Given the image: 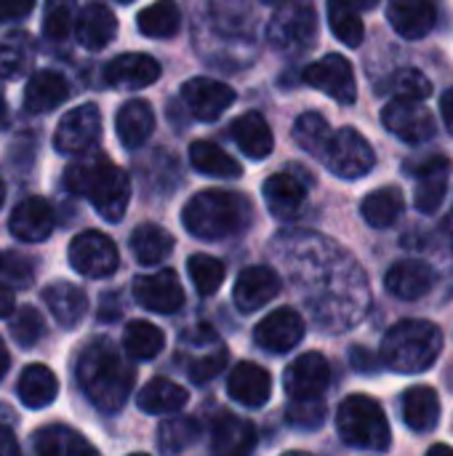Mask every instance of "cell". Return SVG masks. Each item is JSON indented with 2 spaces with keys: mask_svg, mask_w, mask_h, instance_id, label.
I'll use <instances>...</instances> for the list:
<instances>
[{
  "mask_svg": "<svg viewBox=\"0 0 453 456\" xmlns=\"http://www.w3.org/2000/svg\"><path fill=\"white\" fill-rule=\"evenodd\" d=\"M0 281L16 286V289H27L35 281V259H29L27 254L19 251H3L0 254Z\"/></svg>",
  "mask_w": 453,
  "mask_h": 456,
  "instance_id": "obj_44",
  "label": "cell"
},
{
  "mask_svg": "<svg viewBox=\"0 0 453 456\" xmlns=\"http://www.w3.org/2000/svg\"><path fill=\"white\" fill-rule=\"evenodd\" d=\"M43 302L45 307L51 310V315L56 318V323L61 329H75L85 313H88V297L83 289L67 283V281H59V283H51L43 289Z\"/></svg>",
  "mask_w": 453,
  "mask_h": 456,
  "instance_id": "obj_24",
  "label": "cell"
},
{
  "mask_svg": "<svg viewBox=\"0 0 453 456\" xmlns=\"http://www.w3.org/2000/svg\"><path fill=\"white\" fill-rule=\"evenodd\" d=\"M392 94L398 99H414V102H425L433 94V83L425 72L419 69H400L392 77Z\"/></svg>",
  "mask_w": 453,
  "mask_h": 456,
  "instance_id": "obj_47",
  "label": "cell"
},
{
  "mask_svg": "<svg viewBox=\"0 0 453 456\" xmlns=\"http://www.w3.org/2000/svg\"><path fill=\"white\" fill-rule=\"evenodd\" d=\"M133 297L144 310L174 315L184 307V289L174 270H160L133 281Z\"/></svg>",
  "mask_w": 453,
  "mask_h": 456,
  "instance_id": "obj_15",
  "label": "cell"
},
{
  "mask_svg": "<svg viewBox=\"0 0 453 456\" xmlns=\"http://www.w3.org/2000/svg\"><path fill=\"white\" fill-rule=\"evenodd\" d=\"M384 286L392 297L406 299V302H417L422 297H427L435 286V273L430 270V265L409 259V262H398L387 270L384 275Z\"/></svg>",
  "mask_w": 453,
  "mask_h": 456,
  "instance_id": "obj_22",
  "label": "cell"
},
{
  "mask_svg": "<svg viewBox=\"0 0 453 456\" xmlns=\"http://www.w3.org/2000/svg\"><path fill=\"white\" fill-rule=\"evenodd\" d=\"M69 96V83L61 72L40 69L24 86V110L32 115H43L56 110Z\"/></svg>",
  "mask_w": 453,
  "mask_h": 456,
  "instance_id": "obj_23",
  "label": "cell"
},
{
  "mask_svg": "<svg viewBox=\"0 0 453 456\" xmlns=\"http://www.w3.org/2000/svg\"><path fill=\"white\" fill-rule=\"evenodd\" d=\"M339 438L358 452H387L392 433L384 409L368 395H350L336 414Z\"/></svg>",
  "mask_w": 453,
  "mask_h": 456,
  "instance_id": "obj_5",
  "label": "cell"
},
{
  "mask_svg": "<svg viewBox=\"0 0 453 456\" xmlns=\"http://www.w3.org/2000/svg\"><path fill=\"white\" fill-rule=\"evenodd\" d=\"M131 251L139 265H160L174 251V235L160 224L144 222L131 232Z\"/></svg>",
  "mask_w": 453,
  "mask_h": 456,
  "instance_id": "obj_34",
  "label": "cell"
},
{
  "mask_svg": "<svg viewBox=\"0 0 453 456\" xmlns=\"http://www.w3.org/2000/svg\"><path fill=\"white\" fill-rule=\"evenodd\" d=\"M232 139L251 160H264L275 150V136L259 112H246L232 123Z\"/></svg>",
  "mask_w": 453,
  "mask_h": 456,
  "instance_id": "obj_30",
  "label": "cell"
},
{
  "mask_svg": "<svg viewBox=\"0 0 453 456\" xmlns=\"http://www.w3.org/2000/svg\"><path fill=\"white\" fill-rule=\"evenodd\" d=\"M443 334L430 321H400L382 339V363L398 374H422L441 358Z\"/></svg>",
  "mask_w": 453,
  "mask_h": 456,
  "instance_id": "obj_4",
  "label": "cell"
},
{
  "mask_svg": "<svg viewBox=\"0 0 453 456\" xmlns=\"http://www.w3.org/2000/svg\"><path fill=\"white\" fill-rule=\"evenodd\" d=\"M358 11H371V8H376L379 5V0H350Z\"/></svg>",
  "mask_w": 453,
  "mask_h": 456,
  "instance_id": "obj_56",
  "label": "cell"
},
{
  "mask_svg": "<svg viewBox=\"0 0 453 456\" xmlns=\"http://www.w3.org/2000/svg\"><path fill=\"white\" fill-rule=\"evenodd\" d=\"M117 3H133V0H117Z\"/></svg>",
  "mask_w": 453,
  "mask_h": 456,
  "instance_id": "obj_62",
  "label": "cell"
},
{
  "mask_svg": "<svg viewBox=\"0 0 453 456\" xmlns=\"http://www.w3.org/2000/svg\"><path fill=\"white\" fill-rule=\"evenodd\" d=\"M77 40L88 48V51H99L104 45H109L117 35V16L101 5V3H88L80 13H77V24H75Z\"/></svg>",
  "mask_w": 453,
  "mask_h": 456,
  "instance_id": "obj_27",
  "label": "cell"
},
{
  "mask_svg": "<svg viewBox=\"0 0 453 456\" xmlns=\"http://www.w3.org/2000/svg\"><path fill=\"white\" fill-rule=\"evenodd\" d=\"M3 200H5V184H3V179H0V206H3Z\"/></svg>",
  "mask_w": 453,
  "mask_h": 456,
  "instance_id": "obj_60",
  "label": "cell"
},
{
  "mask_svg": "<svg viewBox=\"0 0 453 456\" xmlns=\"http://www.w3.org/2000/svg\"><path fill=\"white\" fill-rule=\"evenodd\" d=\"M441 115H443L446 128L451 131V136H453V88H449V91L441 96Z\"/></svg>",
  "mask_w": 453,
  "mask_h": 456,
  "instance_id": "obj_53",
  "label": "cell"
},
{
  "mask_svg": "<svg viewBox=\"0 0 453 456\" xmlns=\"http://www.w3.org/2000/svg\"><path fill=\"white\" fill-rule=\"evenodd\" d=\"M262 192L270 214L278 219H294L307 200V187L291 174H272Z\"/></svg>",
  "mask_w": 453,
  "mask_h": 456,
  "instance_id": "obj_26",
  "label": "cell"
},
{
  "mask_svg": "<svg viewBox=\"0 0 453 456\" xmlns=\"http://www.w3.org/2000/svg\"><path fill=\"white\" fill-rule=\"evenodd\" d=\"M136 27L144 37H174L182 27V11L174 0H155L152 5L142 8V13L136 16Z\"/></svg>",
  "mask_w": 453,
  "mask_h": 456,
  "instance_id": "obj_37",
  "label": "cell"
},
{
  "mask_svg": "<svg viewBox=\"0 0 453 456\" xmlns=\"http://www.w3.org/2000/svg\"><path fill=\"white\" fill-rule=\"evenodd\" d=\"M286 419L294 428L315 430L326 419V398H310V401H288Z\"/></svg>",
  "mask_w": 453,
  "mask_h": 456,
  "instance_id": "obj_45",
  "label": "cell"
},
{
  "mask_svg": "<svg viewBox=\"0 0 453 456\" xmlns=\"http://www.w3.org/2000/svg\"><path fill=\"white\" fill-rule=\"evenodd\" d=\"M5 120V96H3V88H0V126Z\"/></svg>",
  "mask_w": 453,
  "mask_h": 456,
  "instance_id": "obj_58",
  "label": "cell"
},
{
  "mask_svg": "<svg viewBox=\"0 0 453 456\" xmlns=\"http://www.w3.org/2000/svg\"><path fill=\"white\" fill-rule=\"evenodd\" d=\"M115 131H117V139L125 150H136L142 147L152 131H155V112L152 107L144 102V99H131L125 102L120 110H117V118H115Z\"/></svg>",
  "mask_w": 453,
  "mask_h": 456,
  "instance_id": "obj_25",
  "label": "cell"
},
{
  "mask_svg": "<svg viewBox=\"0 0 453 456\" xmlns=\"http://www.w3.org/2000/svg\"><path fill=\"white\" fill-rule=\"evenodd\" d=\"M430 454H451L453 456V449L451 446H433V449H430Z\"/></svg>",
  "mask_w": 453,
  "mask_h": 456,
  "instance_id": "obj_57",
  "label": "cell"
},
{
  "mask_svg": "<svg viewBox=\"0 0 453 456\" xmlns=\"http://www.w3.org/2000/svg\"><path fill=\"white\" fill-rule=\"evenodd\" d=\"M16 452H19V446H16V438L11 433V428L0 425V456H13Z\"/></svg>",
  "mask_w": 453,
  "mask_h": 456,
  "instance_id": "obj_52",
  "label": "cell"
},
{
  "mask_svg": "<svg viewBox=\"0 0 453 456\" xmlns=\"http://www.w3.org/2000/svg\"><path fill=\"white\" fill-rule=\"evenodd\" d=\"M446 230H449V232H451V238H453V211H451V216H449V219H446Z\"/></svg>",
  "mask_w": 453,
  "mask_h": 456,
  "instance_id": "obj_59",
  "label": "cell"
},
{
  "mask_svg": "<svg viewBox=\"0 0 453 456\" xmlns=\"http://www.w3.org/2000/svg\"><path fill=\"white\" fill-rule=\"evenodd\" d=\"M158 77H160V64L150 53H120L104 69V80L112 88H125V91L147 88Z\"/></svg>",
  "mask_w": 453,
  "mask_h": 456,
  "instance_id": "obj_19",
  "label": "cell"
},
{
  "mask_svg": "<svg viewBox=\"0 0 453 456\" xmlns=\"http://www.w3.org/2000/svg\"><path fill=\"white\" fill-rule=\"evenodd\" d=\"M190 163L195 171H200L206 176H216V179H238L243 174L240 163L214 142H192Z\"/></svg>",
  "mask_w": 453,
  "mask_h": 456,
  "instance_id": "obj_36",
  "label": "cell"
},
{
  "mask_svg": "<svg viewBox=\"0 0 453 456\" xmlns=\"http://www.w3.org/2000/svg\"><path fill=\"white\" fill-rule=\"evenodd\" d=\"M400 409H403V422L414 430V433H430L438 428L441 422V398L433 387L427 385H417V387H409L403 393V401H400Z\"/></svg>",
  "mask_w": 453,
  "mask_h": 456,
  "instance_id": "obj_28",
  "label": "cell"
},
{
  "mask_svg": "<svg viewBox=\"0 0 453 456\" xmlns=\"http://www.w3.org/2000/svg\"><path fill=\"white\" fill-rule=\"evenodd\" d=\"M254 339L262 350L272 353V355H283L288 350H294L302 339H304V321L296 310L291 307H280L272 310L270 315H264L254 331Z\"/></svg>",
  "mask_w": 453,
  "mask_h": 456,
  "instance_id": "obj_16",
  "label": "cell"
},
{
  "mask_svg": "<svg viewBox=\"0 0 453 456\" xmlns=\"http://www.w3.org/2000/svg\"><path fill=\"white\" fill-rule=\"evenodd\" d=\"M187 273H190V278H192V283H195V289H198L200 297H214L222 289L224 275H227L224 265L216 256H208V254L190 256Z\"/></svg>",
  "mask_w": 453,
  "mask_h": 456,
  "instance_id": "obj_42",
  "label": "cell"
},
{
  "mask_svg": "<svg viewBox=\"0 0 453 456\" xmlns=\"http://www.w3.org/2000/svg\"><path fill=\"white\" fill-rule=\"evenodd\" d=\"M382 123L390 134L409 144H422L435 136V118L433 112L414 99H392L382 110Z\"/></svg>",
  "mask_w": 453,
  "mask_h": 456,
  "instance_id": "obj_11",
  "label": "cell"
},
{
  "mask_svg": "<svg viewBox=\"0 0 453 456\" xmlns=\"http://www.w3.org/2000/svg\"><path fill=\"white\" fill-rule=\"evenodd\" d=\"M75 0H45L43 8V35L48 40H64L75 29Z\"/></svg>",
  "mask_w": 453,
  "mask_h": 456,
  "instance_id": "obj_43",
  "label": "cell"
},
{
  "mask_svg": "<svg viewBox=\"0 0 453 456\" xmlns=\"http://www.w3.org/2000/svg\"><path fill=\"white\" fill-rule=\"evenodd\" d=\"M190 235L200 240H224L246 232L254 222V206L246 195L230 190H203L182 211Z\"/></svg>",
  "mask_w": 453,
  "mask_h": 456,
  "instance_id": "obj_2",
  "label": "cell"
},
{
  "mask_svg": "<svg viewBox=\"0 0 453 456\" xmlns=\"http://www.w3.org/2000/svg\"><path fill=\"white\" fill-rule=\"evenodd\" d=\"M302 77L307 86L328 94L339 104H352L358 99V83H355L352 64L342 53H326L323 59L304 67Z\"/></svg>",
  "mask_w": 453,
  "mask_h": 456,
  "instance_id": "obj_8",
  "label": "cell"
},
{
  "mask_svg": "<svg viewBox=\"0 0 453 456\" xmlns=\"http://www.w3.org/2000/svg\"><path fill=\"white\" fill-rule=\"evenodd\" d=\"M8 366H11V355H8V350H5V345H3V339H0V379L5 377Z\"/></svg>",
  "mask_w": 453,
  "mask_h": 456,
  "instance_id": "obj_55",
  "label": "cell"
},
{
  "mask_svg": "<svg viewBox=\"0 0 453 456\" xmlns=\"http://www.w3.org/2000/svg\"><path fill=\"white\" fill-rule=\"evenodd\" d=\"M69 265L83 278H109L117 270V248L104 232L85 230L69 243Z\"/></svg>",
  "mask_w": 453,
  "mask_h": 456,
  "instance_id": "obj_9",
  "label": "cell"
},
{
  "mask_svg": "<svg viewBox=\"0 0 453 456\" xmlns=\"http://www.w3.org/2000/svg\"><path fill=\"white\" fill-rule=\"evenodd\" d=\"M75 377L85 398L104 414H115L125 406L136 379L131 363L109 339H96L80 353Z\"/></svg>",
  "mask_w": 453,
  "mask_h": 456,
  "instance_id": "obj_1",
  "label": "cell"
},
{
  "mask_svg": "<svg viewBox=\"0 0 453 456\" xmlns=\"http://www.w3.org/2000/svg\"><path fill=\"white\" fill-rule=\"evenodd\" d=\"M101 136V110L96 104H80L69 110L53 134V147L61 155H83Z\"/></svg>",
  "mask_w": 453,
  "mask_h": 456,
  "instance_id": "obj_10",
  "label": "cell"
},
{
  "mask_svg": "<svg viewBox=\"0 0 453 456\" xmlns=\"http://www.w3.org/2000/svg\"><path fill=\"white\" fill-rule=\"evenodd\" d=\"M29 67V45L24 37H5L0 43V77H16Z\"/></svg>",
  "mask_w": 453,
  "mask_h": 456,
  "instance_id": "obj_46",
  "label": "cell"
},
{
  "mask_svg": "<svg viewBox=\"0 0 453 456\" xmlns=\"http://www.w3.org/2000/svg\"><path fill=\"white\" fill-rule=\"evenodd\" d=\"M320 160L326 163L331 174L342 179H360L374 168L376 155H374L371 142L358 128H339L326 144V152Z\"/></svg>",
  "mask_w": 453,
  "mask_h": 456,
  "instance_id": "obj_6",
  "label": "cell"
},
{
  "mask_svg": "<svg viewBox=\"0 0 453 456\" xmlns=\"http://www.w3.org/2000/svg\"><path fill=\"white\" fill-rule=\"evenodd\" d=\"M331 136H334V131H331L328 120L320 112H307V115H302L294 123V139H296V144L304 152H310L312 158H318V160L323 158L326 144L331 142Z\"/></svg>",
  "mask_w": 453,
  "mask_h": 456,
  "instance_id": "obj_40",
  "label": "cell"
},
{
  "mask_svg": "<svg viewBox=\"0 0 453 456\" xmlns=\"http://www.w3.org/2000/svg\"><path fill=\"white\" fill-rule=\"evenodd\" d=\"M409 171L417 179L414 190V206L422 214H435L449 192V174H451V160L446 155H433L425 158L422 163L409 166Z\"/></svg>",
  "mask_w": 453,
  "mask_h": 456,
  "instance_id": "obj_14",
  "label": "cell"
},
{
  "mask_svg": "<svg viewBox=\"0 0 453 456\" xmlns=\"http://www.w3.org/2000/svg\"><path fill=\"white\" fill-rule=\"evenodd\" d=\"M35 8V0H0V21L24 19Z\"/></svg>",
  "mask_w": 453,
  "mask_h": 456,
  "instance_id": "obj_50",
  "label": "cell"
},
{
  "mask_svg": "<svg viewBox=\"0 0 453 456\" xmlns=\"http://www.w3.org/2000/svg\"><path fill=\"white\" fill-rule=\"evenodd\" d=\"M190 393L171 379H152L136 395V406L144 414H176L187 406Z\"/></svg>",
  "mask_w": 453,
  "mask_h": 456,
  "instance_id": "obj_35",
  "label": "cell"
},
{
  "mask_svg": "<svg viewBox=\"0 0 453 456\" xmlns=\"http://www.w3.org/2000/svg\"><path fill=\"white\" fill-rule=\"evenodd\" d=\"M326 16H328V27L334 32V37L350 48H358L363 43L366 27L363 19L358 13V8L350 0H328L326 3Z\"/></svg>",
  "mask_w": 453,
  "mask_h": 456,
  "instance_id": "obj_39",
  "label": "cell"
},
{
  "mask_svg": "<svg viewBox=\"0 0 453 456\" xmlns=\"http://www.w3.org/2000/svg\"><path fill=\"white\" fill-rule=\"evenodd\" d=\"M11 334L13 339L21 345V347H32L43 339L45 334V326H43V318L35 307H21L11 323Z\"/></svg>",
  "mask_w": 453,
  "mask_h": 456,
  "instance_id": "obj_48",
  "label": "cell"
},
{
  "mask_svg": "<svg viewBox=\"0 0 453 456\" xmlns=\"http://www.w3.org/2000/svg\"><path fill=\"white\" fill-rule=\"evenodd\" d=\"M200 438V425L190 417H171L158 428V449L163 454H179Z\"/></svg>",
  "mask_w": 453,
  "mask_h": 456,
  "instance_id": "obj_41",
  "label": "cell"
},
{
  "mask_svg": "<svg viewBox=\"0 0 453 456\" xmlns=\"http://www.w3.org/2000/svg\"><path fill=\"white\" fill-rule=\"evenodd\" d=\"M11 232L21 243H40L53 232V211L43 198H24L8 222Z\"/></svg>",
  "mask_w": 453,
  "mask_h": 456,
  "instance_id": "obj_21",
  "label": "cell"
},
{
  "mask_svg": "<svg viewBox=\"0 0 453 456\" xmlns=\"http://www.w3.org/2000/svg\"><path fill=\"white\" fill-rule=\"evenodd\" d=\"M262 3H270V5H283L286 0H262Z\"/></svg>",
  "mask_w": 453,
  "mask_h": 456,
  "instance_id": "obj_61",
  "label": "cell"
},
{
  "mask_svg": "<svg viewBox=\"0 0 453 456\" xmlns=\"http://www.w3.org/2000/svg\"><path fill=\"white\" fill-rule=\"evenodd\" d=\"M331 382V366L320 353H304L286 369V393L288 401H310V398H326Z\"/></svg>",
  "mask_w": 453,
  "mask_h": 456,
  "instance_id": "obj_13",
  "label": "cell"
},
{
  "mask_svg": "<svg viewBox=\"0 0 453 456\" xmlns=\"http://www.w3.org/2000/svg\"><path fill=\"white\" fill-rule=\"evenodd\" d=\"M166 334L150 321H131L123 334V350L133 361H152L163 353Z\"/></svg>",
  "mask_w": 453,
  "mask_h": 456,
  "instance_id": "obj_38",
  "label": "cell"
},
{
  "mask_svg": "<svg viewBox=\"0 0 453 456\" xmlns=\"http://www.w3.org/2000/svg\"><path fill=\"white\" fill-rule=\"evenodd\" d=\"M352 366L358 369V371H368V374H374L376 369H379V361L368 353V350H363V347H352Z\"/></svg>",
  "mask_w": 453,
  "mask_h": 456,
  "instance_id": "obj_51",
  "label": "cell"
},
{
  "mask_svg": "<svg viewBox=\"0 0 453 456\" xmlns=\"http://www.w3.org/2000/svg\"><path fill=\"white\" fill-rule=\"evenodd\" d=\"M182 99L195 120L214 123L235 104V91L214 77H192L182 86Z\"/></svg>",
  "mask_w": 453,
  "mask_h": 456,
  "instance_id": "obj_12",
  "label": "cell"
},
{
  "mask_svg": "<svg viewBox=\"0 0 453 456\" xmlns=\"http://www.w3.org/2000/svg\"><path fill=\"white\" fill-rule=\"evenodd\" d=\"M227 393L246 409H262L272 398V377L259 363L243 361L230 371Z\"/></svg>",
  "mask_w": 453,
  "mask_h": 456,
  "instance_id": "obj_18",
  "label": "cell"
},
{
  "mask_svg": "<svg viewBox=\"0 0 453 456\" xmlns=\"http://www.w3.org/2000/svg\"><path fill=\"white\" fill-rule=\"evenodd\" d=\"M256 444V430L248 419H240L235 414H222L219 419H214L211 428V449L216 454L235 456L251 452Z\"/></svg>",
  "mask_w": 453,
  "mask_h": 456,
  "instance_id": "obj_29",
  "label": "cell"
},
{
  "mask_svg": "<svg viewBox=\"0 0 453 456\" xmlns=\"http://www.w3.org/2000/svg\"><path fill=\"white\" fill-rule=\"evenodd\" d=\"M16 393H19V401L27 406V409H45L56 401L59 395V379L56 374L43 366V363H29L21 374H19V382H16Z\"/></svg>",
  "mask_w": 453,
  "mask_h": 456,
  "instance_id": "obj_31",
  "label": "cell"
},
{
  "mask_svg": "<svg viewBox=\"0 0 453 456\" xmlns=\"http://www.w3.org/2000/svg\"><path fill=\"white\" fill-rule=\"evenodd\" d=\"M32 449L40 456H77V454H96V446L88 444L80 433L64 425H48L40 428L32 436Z\"/></svg>",
  "mask_w": 453,
  "mask_h": 456,
  "instance_id": "obj_32",
  "label": "cell"
},
{
  "mask_svg": "<svg viewBox=\"0 0 453 456\" xmlns=\"http://www.w3.org/2000/svg\"><path fill=\"white\" fill-rule=\"evenodd\" d=\"M64 187L72 195H85L93 211L107 222H120L131 200L128 174L104 155L72 163L64 171Z\"/></svg>",
  "mask_w": 453,
  "mask_h": 456,
  "instance_id": "obj_3",
  "label": "cell"
},
{
  "mask_svg": "<svg viewBox=\"0 0 453 456\" xmlns=\"http://www.w3.org/2000/svg\"><path fill=\"white\" fill-rule=\"evenodd\" d=\"M403 208H406V198L398 187H379L368 192L360 203V214L374 230L392 227L400 219Z\"/></svg>",
  "mask_w": 453,
  "mask_h": 456,
  "instance_id": "obj_33",
  "label": "cell"
},
{
  "mask_svg": "<svg viewBox=\"0 0 453 456\" xmlns=\"http://www.w3.org/2000/svg\"><path fill=\"white\" fill-rule=\"evenodd\" d=\"M16 307V299H13V291L8 286H0V318H8Z\"/></svg>",
  "mask_w": 453,
  "mask_h": 456,
  "instance_id": "obj_54",
  "label": "cell"
},
{
  "mask_svg": "<svg viewBox=\"0 0 453 456\" xmlns=\"http://www.w3.org/2000/svg\"><path fill=\"white\" fill-rule=\"evenodd\" d=\"M270 43L286 53H304L318 40V13L312 5H283L270 19Z\"/></svg>",
  "mask_w": 453,
  "mask_h": 456,
  "instance_id": "obj_7",
  "label": "cell"
},
{
  "mask_svg": "<svg viewBox=\"0 0 453 456\" xmlns=\"http://www.w3.org/2000/svg\"><path fill=\"white\" fill-rule=\"evenodd\" d=\"M387 19L392 29L406 40H419L430 35L438 21V8L433 0H390Z\"/></svg>",
  "mask_w": 453,
  "mask_h": 456,
  "instance_id": "obj_20",
  "label": "cell"
},
{
  "mask_svg": "<svg viewBox=\"0 0 453 456\" xmlns=\"http://www.w3.org/2000/svg\"><path fill=\"white\" fill-rule=\"evenodd\" d=\"M224 366H227V350H224L222 345H214L206 355H200V358H195V361L190 363L187 374H190L192 382L206 385V382H211L214 377H219V371H224Z\"/></svg>",
  "mask_w": 453,
  "mask_h": 456,
  "instance_id": "obj_49",
  "label": "cell"
},
{
  "mask_svg": "<svg viewBox=\"0 0 453 456\" xmlns=\"http://www.w3.org/2000/svg\"><path fill=\"white\" fill-rule=\"evenodd\" d=\"M278 294H280L278 273L272 267H267V265H254V267H246L238 275L232 299H235L240 313H256L264 305H270Z\"/></svg>",
  "mask_w": 453,
  "mask_h": 456,
  "instance_id": "obj_17",
  "label": "cell"
}]
</instances>
